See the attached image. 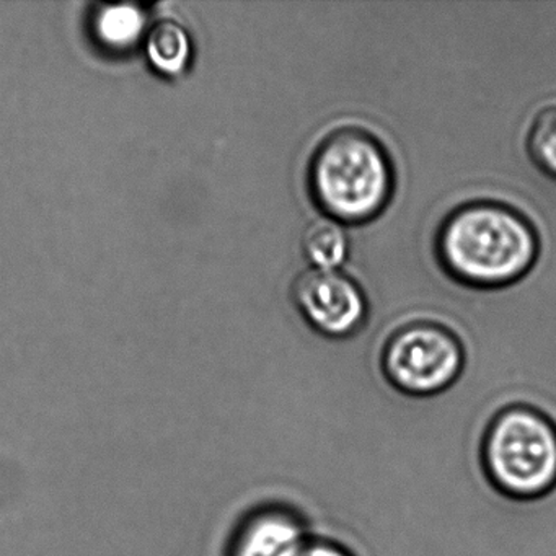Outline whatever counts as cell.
<instances>
[{"label": "cell", "instance_id": "5b68a950", "mask_svg": "<svg viewBox=\"0 0 556 556\" xmlns=\"http://www.w3.org/2000/svg\"><path fill=\"white\" fill-rule=\"evenodd\" d=\"M291 298L305 324L324 340H353L366 325L363 289L337 269H305L292 282Z\"/></svg>", "mask_w": 556, "mask_h": 556}, {"label": "cell", "instance_id": "8fae6325", "mask_svg": "<svg viewBox=\"0 0 556 556\" xmlns=\"http://www.w3.org/2000/svg\"><path fill=\"white\" fill-rule=\"evenodd\" d=\"M298 556H353L344 546L324 539H311L305 543Z\"/></svg>", "mask_w": 556, "mask_h": 556}, {"label": "cell", "instance_id": "6da1fadb", "mask_svg": "<svg viewBox=\"0 0 556 556\" xmlns=\"http://www.w3.org/2000/svg\"><path fill=\"white\" fill-rule=\"evenodd\" d=\"M539 252V233L532 223L497 201H471L455 207L435 236L442 269L475 289L514 285L533 268Z\"/></svg>", "mask_w": 556, "mask_h": 556}, {"label": "cell", "instance_id": "9c48e42d", "mask_svg": "<svg viewBox=\"0 0 556 556\" xmlns=\"http://www.w3.org/2000/svg\"><path fill=\"white\" fill-rule=\"evenodd\" d=\"M527 151L539 170L556 180V105L546 106L533 118Z\"/></svg>", "mask_w": 556, "mask_h": 556}, {"label": "cell", "instance_id": "3957f363", "mask_svg": "<svg viewBox=\"0 0 556 556\" xmlns=\"http://www.w3.org/2000/svg\"><path fill=\"white\" fill-rule=\"evenodd\" d=\"M488 481L503 496L539 500L556 488V428L529 406H510L491 421L481 447Z\"/></svg>", "mask_w": 556, "mask_h": 556}, {"label": "cell", "instance_id": "30bf717a", "mask_svg": "<svg viewBox=\"0 0 556 556\" xmlns=\"http://www.w3.org/2000/svg\"><path fill=\"white\" fill-rule=\"evenodd\" d=\"M142 28V15L131 5L110 8L100 15L99 30L109 43L128 45L138 38Z\"/></svg>", "mask_w": 556, "mask_h": 556}, {"label": "cell", "instance_id": "ba28073f", "mask_svg": "<svg viewBox=\"0 0 556 556\" xmlns=\"http://www.w3.org/2000/svg\"><path fill=\"white\" fill-rule=\"evenodd\" d=\"M302 249L315 268L334 269L346 260L348 237L340 224L325 217L308 224Z\"/></svg>", "mask_w": 556, "mask_h": 556}, {"label": "cell", "instance_id": "277c9868", "mask_svg": "<svg viewBox=\"0 0 556 556\" xmlns=\"http://www.w3.org/2000/svg\"><path fill=\"white\" fill-rule=\"evenodd\" d=\"M379 364L396 392L416 399L441 395L464 372V343L447 325L413 320L382 341Z\"/></svg>", "mask_w": 556, "mask_h": 556}, {"label": "cell", "instance_id": "7a4b0ae2", "mask_svg": "<svg viewBox=\"0 0 556 556\" xmlns=\"http://www.w3.org/2000/svg\"><path fill=\"white\" fill-rule=\"evenodd\" d=\"M307 187L315 206L338 224H366L389 206L395 170L382 142L344 126L328 132L308 162Z\"/></svg>", "mask_w": 556, "mask_h": 556}, {"label": "cell", "instance_id": "8992f818", "mask_svg": "<svg viewBox=\"0 0 556 556\" xmlns=\"http://www.w3.org/2000/svg\"><path fill=\"white\" fill-rule=\"evenodd\" d=\"M307 527L298 514L282 506H260L237 520L220 556H298Z\"/></svg>", "mask_w": 556, "mask_h": 556}, {"label": "cell", "instance_id": "52a82bcc", "mask_svg": "<svg viewBox=\"0 0 556 556\" xmlns=\"http://www.w3.org/2000/svg\"><path fill=\"white\" fill-rule=\"evenodd\" d=\"M148 54L154 66L164 73L177 74L184 70L190 58V40L177 18L164 17L152 25Z\"/></svg>", "mask_w": 556, "mask_h": 556}]
</instances>
